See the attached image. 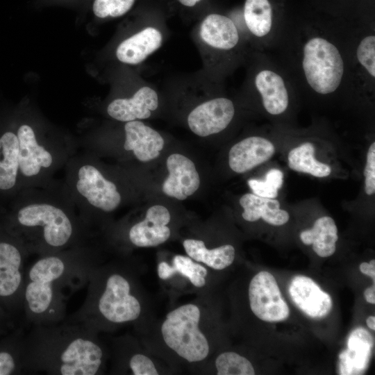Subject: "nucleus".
<instances>
[{"label":"nucleus","mask_w":375,"mask_h":375,"mask_svg":"<svg viewBox=\"0 0 375 375\" xmlns=\"http://www.w3.org/2000/svg\"><path fill=\"white\" fill-rule=\"evenodd\" d=\"M0 217L31 255L85 245L92 235L64 182L54 178L21 191Z\"/></svg>","instance_id":"nucleus-1"},{"label":"nucleus","mask_w":375,"mask_h":375,"mask_svg":"<svg viewBox=\"0 0 375 375\" xmlns=\"http://www.w3.org/2000/svg\"><path fill=\"white\" fill-rule=\"evenodd\" d=\"M97 267L90 244L40 256L24 275V325L49 326L66 318L67 303Z\"/></svg>","instance_id":"nucleus-2"},{"label":"nucleus","mask_w":375,"mask_h":375,"mask_svg":"<svg viewBox=\"0 0 375 375\" xmlns=\"http://www.w3.org/2000/svg\"><path fill=\"white\" fill-rule=\"evenodd\" d=\"M30 328L26 338L32 374H99L104 351L95 332L67 319L53 325Z\"/></svg>","instance_id":"nucleus-3"},{"label":"nucleus","mask_w":375,"mask_h":375,"mask_svg":"<svg viewBox=\"0 0 375 375\" xmlns=\"http://www.w3.org/2000/svg\"><path fill=\"white\" fill-rule=\"evenodd\" d=\"M64 168V184L81 219L91 230L97 213H109L119 206L121 193L99 167L92 153L77 151Z\"/></svg>","instance_id":"nucleus-4"},{"label":"nucleus","mask_w":375,"mask_h":375,"mask_svg":"<svg viewBox=\"0 0 375 375\" xmlns=\"http://www.w3.org/2000/svg\"><path fill=\"white\" fill-rule=\"evenodd\" d=\"M103 284L89 280L87 294L80 308L67 320L81 324L96 333L101 320L112 324L132 322L138 318L141 306L133 296L128 279L118 272L110 274L103 282L93 272L91 274Z\"/></svg>","instance_id":"nucleus-5"},{"label":"nucleus","mask_w":375,"mask_h":375,"mask_svg":"<svg viewBox=\"0 0 375 375\" xmlns=\"http://www.w3.org/2000/svg\"><path fill=\"white\" fill-rule=\"evenodd\" d=\"M29 256L0 217V307L15 322L23 317L25 265Z\"/></svg>","instance_id":"nucleus-6"},{"label":"nucleus","mask_w":375,"mask_h":375,"mask_svg":"<svg viewBox=\"0 0 375 375\" xmlns=\"http://www.w3.org/2000/svg\"><path fill=\"white\" fill-rule=\"evenodd\" d=\"M199 319V308L186 304L169 312L161 327L166 344L189 362L201 361L209 352L207 339L198 327Z\"/></svg>","instance_id":"nucleus-7"},{"label":"nucleus","mask_w":375,"mask_h":375,"mask_svg":"<svg viewBox=\"0 0 375 375\" xmlns=\"http://www.w3.org/2000/svg\"><path fill=\"white\" fill-rule=\"evenodd\" d=\"M303 69L309 85L317 93L326 94L339 87L344 62L335 45L324 38H313L304 46Z\"/></svg>","instance_id":"nucleus-8"},{"label":"nucleus","mask_w":375,"mask_h":375,"mask_svg":"<svg viewBox=\"0 0 375 375\" xmlns=\"http://www.w3.org/2000/svg\"><path fill=\"white\" fill-rule=\"evenodd\" d=\"M249 299L252 312L262 321L281 322L289 317L288 306L275 278L268 272H260L251 279Z\"/></svg>","instance_id":"nucleus-9"},{"label":"nucleus","mask_w":375,"mask_h":375,"mask_svg":"<svg viewBox=\"0 0 375 375\" xmlns=\"http://www.w3.org/2000/svg\"><path fill=\"white\" fill-rule=\"evenodd\" d=\"M19 143L14 128L0 127V214L20 192Z\"/></svg>","instance_id":"nucleus-10"},{"label":"nucleus","mask_w":375,"mask_h":375,"mask_svg":"<svg viewBox=\"0 0 375 375\" xmlns=\"http://www.w3.org/2000/svg\"><path fill=\"white\" fill-rule=\"evenodd\" d=\"M235 113L233 102L224 97L206 101L193 109L188 117L190 130L196 135L206 137L225 129Z\"/></svg>","instance_id":"nucleus-11"},{"label":"nucleus","mask_w":375,"mask_h":375,"mask_svg":"<svg viewBox=\"0 0 375 375\" xmlns=\"http://www.w3.org/2000/svg\"><path fill=\"white\" fill-rule=\"evenodd\" d=\"M288 292L294 304L311 318H323L332 309L330 295L309 277L294 276L290 282Z\"/></svg>","instance_id":"nucleus-12"},{"label":"nucleus","mask_w":375,"mask_h":375,"mask_svg":"<svg viewBox=\"0 0 375 375\" xmlns=\"http://www.w3.org/2000/svg\"><path fill=\"white\" fill-rule=\"evenodd\" d=\"M169 176L162 184L166 195L185 200L199 188L200 179L193 162L183 155L173 153L167 159Z\"/></svg>","instance_id":"nucleus-13"},{"label":"nucleus","mask_w":375,"mask_h":375,"mask_svg":"<svg viewBox=\"0 0 375 375\" xmlns=\"http://www.w3.org/2000/svg\"><path fill=\"white\" fill-rule=\"evenodd\" d=\"M169 221L170 214L165 207L153 206L147 210L142 221L131 227L128 239L133 244L140 247L158 246L170 236V230L167 226Z\"/></svg>","instance_id":"nucleus-14"},{"label":"nucleus","mask_w":375,"mask_h":375,"mask_svg":"<svg viewBox=\"0 0 375 375\" xmlns=\"http://www.w3.org/2000/svg\"><path fill=\"white\" fill-rule=\"evenodd\" d=\"M32 374L26 334L23 326L0 339V375Z\"/></svg>","instance_id":"nucleus-15"},{"label":"nucleus","mask_w":375,"mask_h":375,"mask_svg":"<svg viewBox=\"0 0 375 375\" xmlns=\"http://www.w3.org/2000/svg\"><path fill=\"white\" fill-rule=\"evenodd\" d=\"M125 140L123 148L132 151L141 162L156 158L164 147V140L154 129L140 121H130L124 125Z\"/></svg>","instance_id":"nucleus-16"},{"label":"nucleus","mask_w":375,"mask_h":375,"mask_svg":"<svg viewBox=\"0 0 375 375\" xmlns=\"http://www.w3.org/2000/svg\"><path fill=\"white\" fill-rule=\"evenodd\" d=\"M274 152V146L268 140L258 136L247 138L231 147L229 166L236 173H244L268 160Z\"/></svg>","instance_id":"nucleus-17"},{"label":"nucleus","mask_w":375,"mask_h":375,"mask_svg":"<svg viewBox=\"0 0 375 375\" xmlns=\"http://www.w3.org/2000/svg\"><path fill=\"white\" fill-rule=\"evenodd\" d=\"M373 348L369 331L362 327L354 329L347 340V348L339 355V374H362L367 369Z\"/></svg>","instance_id":"nucleus-18"},{"label":"nucleus","mask_w":375,"mask_h":375,"mask_svg":"<svg viewBox=\"0 0 375 375\" xmlns=\"http://www.w3.org/2000/svg\"><path fill=\"white\" fill-rule=\"evenodd\" d=\"M158 106L157 93L148 86L142 87L129 99H116L109 103L107 112L124 122L147 119Z\"/></svg>","instance_id":"nucleus-19"},{"label":"nucleus","mask_w":375,"mask_h":375,"mask_svg":"<svg viewBox=\"0 0 375 375\" xmlns=\"http://www.w3.org/2000/svg\"><path fill=\"white\" fill-rule=\"evenodd\" d=\"M162 40L159 31L147 27L124 40L116 50L117 58L126 64H138L160 47Z\"/></svg>","instance_id":"nucleus-20"},{"label":"nucleus","mask_w":375,"mask_h":375,"mask_svg":"<svg viewBox=\"0 0 375 375\" xmlns=\"http://www.w3.org/2000/svg\"><path fill=\"white\" fill-rule=\"evenodd\" d=\"M243 208L242 217L248 222H255L262 218L265 222L274 226L283 225L290 216L287 211L280 208L278 200L247 193L240 199Z\"/></svg>","instance_id":"nucleus-21"},{"label":"nucleus","mask_w":375,"mask_h":375,"mask_svg":"<svg viewBox=\"0 0 375 375\" xmlns=\"http://www.w3.org/2000/svg\"><path fill=\"white\" fill-rule=\"evenodd\" d=\"M200 35L207 44L223 50L233 48L239 40L238 32L233 21L219 14H210L203 19Z\"/></svg>","instance_id":"nucleus-22"},{"label":"nucleus","mask_w":375,"mask_h":375,"mask_svg":"<svg viewBox=\"0 0 375 375\" xmlns=\"http://www.w3.org/2000/svg\"><path fill=\"white\" fill-rule=\"evenodd\" d=\"M255 84L262 99L265 110L272 115L283 112L288 106V94L283 78L271 70H262Z\"/></svg>","instance_id":"nucleus-23"},{"label":"nucleus","mask_w":375,"mask_h":375,"mask_svg":"<svg viewBox=\"0 0 375 375\" xmlns=\"http://www.w3.org/2000/svg\"><path fill=\"white\" fill-rule=\"evenodd\" d=\"M300 239L304 244L312 245L314 251L320 257L332 256L338 240V228L334 220L327 216L317 219L312 228L300 233Z\"/></svg>","instance_id":"nucleus-24"},{"label":"nucleus","mask_w":375,"mask_h":375,"mask_svg":"<svg viewBox=\"0 0 375 375\" xmlns=\"http://www.w3.org/2000/svg\"><path fill=\"white\" fill-rule=\"evenodd\" d=\"M183 244L190 258L215 269L221 270L228 267L235 258V249L231 244L208 249L203 241L193 239L185 240Z\"/></svg>","instance_id":"nucleus-25"},{"label":"nucleus","mask_w":375,"mask_h":375,"mask_svg":"<svg viewBox=\"0 0 375 375\" xmlns=\"http://www.w3.org/2000/svg\"><path fill=\"white\" fill-rule=\"evenodd\" d=\"M315 149L310 142H305L292 149L288 154L290 169L322 178L330 175L331 168L327 164L319 162L315 158Z\"/></svg>","instance_id":"nucleus-26"},{"label":"nucleus","mask_w":375,"mask_h":375,"mask_svg":"<svg viewBox=\"0 0 375 375\" xmlns=\"http://www.w3.org/2000/svg\"><path fill=\"white\" fill-rule=\"evenodd\" d=\"M207 269L202 265L193 262L188 257L177 255L173 258L172 265L165 262L158 265V274L161 279H167L176 273L186 276L196 287L201 288L205 285V277Z\"/></svg>","instance_id":"nucleus-27"},{"label":"nucleus","mask_w":375,"mask_h":375,"mask_svg":"<svg viewBox=\"0 0 375 375\" xmlns=\"http://www.w3.org/2000/svg\"><path fill=\"white\" fill-rule=\"evenodd\" d=\"M244 17L249 30L256 36L266 35L272 24V9L268 0H246Z\"/></svg>","instance_id":"nucleus-28"},{"label":"nucleus","mask_w":375,"mask_h":375,"mask_svg":"<svg viewBox=\"0 0 375 375\" xmlns=\"http://www.w3.org/2000/svg\"><path fill=\"white\" fill-rule=\"evenodd\" d=\"M218 375H253V365L246 358L235 353L224 352L216 359Z\"/></svg>","instance_id":"nucleus-29"},{"label":"nucleus","mask_w":375,"mask_h":375,"mask_svg":"<svg viewBox=\"0 0 375 375\" xmlns=\"http://www.w3.org/2000/svg\"><path fill=\"white\" fill-rule=\"evenodd\" d=\"M283 183V174L278 169L269 170L264 180L252 178L248 181V185L254 194L270 199H275L278 196Z\"/></svg>","instance_id":"nucleus-30"},{"label":"nucleus","mask_w":375,"mask_h":375,"mask_svg":"<svg viewBox=\"0 0 375 375\" xmlns=\"http://www.w3.org/2000/svg\"><path fill=\"white\" fill-rule=\"evenodd\" d=\"M134 2L135 0H94L92 10L98 18L117 17L126 14Z\"/></svg>","instance_id":"nucleus-31"},{"label":"nucleus","mask_w":375,"mask_h":375,"mask_svg":"<svg viewBox=\"0 0 375 375\" xmlns=\"http://www.w3.org/2000/svg\"><path fill=\"white\" fill-rule=\"evenodd\" d=\"M359 62L373 77L375 76V37H365L359 44L357 52Z\"/></svg>","instance_id":"nucleus-32"},{"label":"nucleus","mask_w":375,"mask_h":375,"mask_svg":"<svg viewBox=\"0 0 375 375\" xmlns=\"http://www.w3.org/2000/svg\"><path fill=\"white\" fill-rule=\"evenodd\" d=\"M364 176L365 191L367 194L372 195L375 192V142L368 149Z\"/></svg>","instance_id":"nucleus-33"},{"label":"nucleus","mask_w":375,"mask_h":375,"mask_svg":"<svg viewBox=\"0 0 375 375\" xmlns=\"http://www.w3.org/2000/svg\"><path fill=\"white\" fill-rule=\"evenodd\" d=\"M129 367L134 375H158L153 362L146 356L135 354L129 360Z\"/></svg>","instance_id":"nucleus-34"},{"label":"nucleus","mask_w":375,"mask_h":375,"mask_svg":"<svg viewBox=\"0 0 375 375\" xmlns=\"http://www.w3.org/2000/svg\"><path fill=\"white\" fill-rule=\"evenodd\" d=\"M15 328L14 321L0 307V336H3Z\"/></svg>","instance_id":"nucleus-35"},{"label":"nucleus","mask_w":375,"mask_h":375,"mask_svg":"<svg viewBox=\"0 0 375 375\" xmlns=\"http://www.w3.org/2000/svg\"><path fill=\"white\" fill-rule=\"evenodd\" d=\"M360 271L368 276H370L373 281L375 280V260L373 259L370 260L369 263L367 262H362L360 265Z\"/></svg>","instance_id":"nucleus-36"},{"label":"nucleus","mask_w":375,"mask_h":375,"mask_svg":"<svg viewBox=\"0 0 375 375\" xmlns=\"http://www.w3.org/2000/svg\"><path fill=\"white\" fill-rule=\"evenodd\" d=\"M364 296H365V300L372 303V304H374L375 303V286H374V284L367 288L365 290V292H364Z\"/></svg>","instance_id":"nucleus-37"},{"label":"nucleus","mask_w":375,"mask_h":375,"mask_svg":"<svg viewBox=\"0 0 375 375\" xmlns=\"http://www.w3.org/2000/svg\"><path fill=\"white\" fill-rule=\"evenodd\" d=\"M181 4L185 6L192 7L201 0H178Z\"/></svg>","instance_id":"nucleus-38"},{"label":"nucleus","mask_w":375,"mask_h":375,"mask_svg":"<svg viewBox=\"0 0 375 375\" xmlns=\"http://www.w3.org/2000/svg\"><path fill=\"white\" fill-rule=\"evenodd\" d=\"M367 326L372 329L375 330V317L374 316H369L366 320Z\"/></svg>","instance_id":"nucleus-39"}]
</instances>
